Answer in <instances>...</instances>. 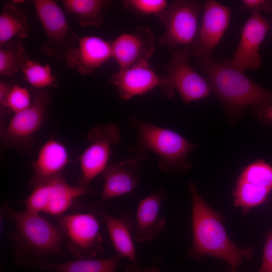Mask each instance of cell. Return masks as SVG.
Here are the masks:
<instances>
[{
    "mask_svg": "<svg viewBox=\"0 0 272 272\" xmlns=\"http://www.w3.org/2000/svg\"><path fill=\"white\" fill-rule=\"evenodd\" d=\"M240 179L268 188H272V167L262 161H258L246 167Z\"/></svg>",
    "mask_w": 272,
    "mask_h": 272,
    "instance_id": "4316f807",
    "label": "cell"
},
{
    "mask_svg": "<svg viewBox=\"0 0 272 272\" xmlns=\"http://www.w3.org/2000/svg\"><path fill=\"white\" fill-rule=\"evenodd\" d=\"M126 272H161L157 265L148 268H143L136 262L133 263L127 269Z\"/></svg>",
    "mask_w": 272,
    "mask_h": 272,
    "instance_id": "e575fe53",
    "label": "cell"
},
{
    "mask_svg": "<svg viewBox=\"0 0 272 272\" xmlns=\"http://www.w3.org/2000/svg\"><path fill=\"white\" fill-rule=\"evenodd\" d=\"M69 162V152L59 141L51 139L41 147L36 159L31 163L33 174L30 180L31 187L46 183L61 173Z\"/></svg>",
    "mask_w": 272,
    "mask_h": 272,
    "instance_id": "d6986e66",
    "label": "cell"
},
{
    "mask_svg": "<svg viewBox=\"0 0 272 272\" xmlns=\"http://www.w3.org/2000/svg\"><path fill=\"white\" fill-rule=\"evenodd\" d=\"M257 114L263 120L272 123V103L255 108Z\"/></svg>",
    "mask_w": 272,
    "mask_h": 272,
    "instance_id": "836d02e7",
    "label": "cell"
},
{
    "mask_svg": "<svg viewBox=\"0 0 272 272\" xmlns=\"http://www.w3.org/2000/svg\"><path fill=\"white\" fill-rule=\"evenodd\" d=\"M203 4L197 1H175L155 16L165 27L158 44L172 48L192 44L197 34L198 19Z\"/></svg>",
    "mask_w": 272,
    "mask_h": 272,
    "instance_id": "52a82bcc",
    "label": "cell"
},
{
    "mask_svg": "<svg viewBox=\"0 0 272 272\" xmlns=\"http://www.w3.org/2000/svg\"><path fill=\"white\" fill-rule=\"evenodd\" d=\"M24 2H25V1H23V0H20V1L14 0L12 3L16 5V4H22Z\"/></svg>",
    "mask_w": 272,
    "mask_h": 272,
    "instance_id": "d590c367",
    "label": "cell"
},
{
    "mask_svg": "<svg viewBox=\"0 0 272 272\" xmlns=\"http://www.w3.org/2000/svg\"><path fill=\"white\" fill-rule=\"evenodd\" d=\"M167 199L165 190L161 188L142 199L138 206L132 236L137 242L151 240L164 231L166 220L160 215L162 202Z\"/></svg>",
    "mask_w": 272,
    "mask_h": 272,
    "instance_id": "e0dca14e",
    "label": "cell"
},
{
    "mask_svg": "<svg viewBox=\"0 0 272 272\" xmlns=\"http://www.w3.org/2000/svg\"><path fill=\"white\" fill-rule=\"evenodd\" d=\"M1 211L14 227V231H8L7 237L18 264L40 269L49 262V255L65 256L62 248L65 237L57 225L39 214L17 211L6 203Z\"/></svg>",
    "mask_w": 272,
    "mask_h": 272,
    "instance_id": "6da1fadb",
    "label": "cell"
},
{
    "mask_svg": "<svg viewBox=\"0 0 272 272\" xmlns=\"http://www.w3.org/2000/svg\"><path fill=\"white\" fill-rule=\"evenodd\" d=\"M121 258L120 256L116 254L103 259H79L62 263L48 262L40 269L54 272H116Z\"/></svg>",
    "mask_w": 272,
    "mask_h": 272,
    "instance_id": "603a6c76",
    "label": "cell"
},
{
    "mask_svg": "<svg viewBox=\"0 0 272 272\" xmlns=\"http://www.w3.org/2000/svg\"><path fill=\"white\" fill-rule=\"evenodd\" d=\"M162 77L153 70L149 61H143L128 67L119 69L110 78L123 100H128L160 86Z\"/></svg>",
    "mask_w": 272,
    "mask_h": 272,
    "instance_id": "9a60e30c",
    "label": "cell"
},
{
    "mask_svg": "<svg viewBox=\"0 0 272 272\" xmlns=\"http://www.w3.org/2000/svg\"><path fill=\"white\" fill-rule=\"evenodd\" d=\"M91 211L104 221L116 254L136 262V252L131 236L134 219L131 211L123 210L119 216H114L106 212L103 201L93 202Z\"/></svg>",
    "mask_w": 272,
    "mask_h": 272,
    "instance_id": "5bb4252c",
    "label": "cell"
},
{
    "mask_svg": "<svg viewBox=\"0 0 272 272\" xmlns=\"http://www.w3.org/2000/svg\"><path fill=\"white\" fill-rule=\"evenodd\" d=\"M25 80L35 89H44L48 87H57L56 78L52 74L51 66L46 64L29 60L22 70Z\"/></svg>",
    "mask_w": 272,
    "mask_h": 272,
    "instance_id": "484cf974",
    "label": "cell"
},
{
    "mask_svg": "<svg viewBox=\"0 0 272 272\" xmlns=\"http://www.w3.org/2000/svg\"><path fill=\"white\" fill-rule=\"evenodd\" d=\"M270 189L239 179L234 191L235 205L248 210L264 202Z\"/></svg>",
    "mask_w": 272,
    "mask_h": 272,
    "instance_id": "d4e9b609",
    "label": "cell"
},
{
    "mask_svg": "<svg viewBox=\"0 0 272 272\" xmlns=\"http://www.w3.org/2000/svg\"><path fill=\"white\" fill-rule=\"evenodd\" d=\"M257 272H272V229L266 235L261 264Z\"/></svg>",
    "mask_w": 272,
    "mask_h": 272,
    "instance_id": "4dcf8cb0",
    "label": "cell"
},
{
    "mask_svg": "<svg viewBox=\"0 0 272 272\" xmlns=\"http://www.w3.org/2000/svg\"><path fill=\"white\" fill-rule=\"evenodd\" d=\"M129 125L137 133L136 144L129 151L138 162L145 161L150 153H153L159 157L158 166L163 172L178 174L190 169L187 156L196 149L195 145L175 131L146 122L135 115L130 117Z\"/></svg>",
    "mask_w": 272,
    "mask_h": 272,
    "instance_id": "277c9868",
    "label": "cell"
},
{
    "mask_svg": "<svg viewBox=\"0 0 272 272\" xmlns=\"http://www.w3.org/2000/svg\"><path fill=\"white\" fill-rule=\"evenodd\" d=\"M87 138L90 145L79 157L81 174L77 185L84 188H88L108 165L113 148L121 141V133L115 123L99 124L89 131Z\"/></svg>",
    "mask_w": 272,
    "mask_h": 272,
    "instance_id": "9c48e42d",
    "label": "cell"
},
{
    "mask_svg": "<svg viewBox=\"0 0 272 272\" xmlns=\"http://www.w3.org/2000/svg\"><path fill=\"white\" fill-rule=\"evenodd\" d=\"M29 26L24 11L13 3L5 5L0 14V46H5L13 38H26Z\"/></svg>",
    "mask_w": 272,
    "mask_h": 272,
    "instance_id": "44dd1931",
    "label": "cell"
},
{
    "mask_svg": "<svg viewBox=\"0 0 272 272\" xmlns=\"http://www.w3.org/2000/svg\"><path fill=\"white\" fill-rule=\"evenodd\" d=\"M12 86L9 83L3 81L0 82V109L1 116L2 117L6 115L7 112V108L6 107L5 102Z\"/></svg>",
    "mask_w": 272,
    "mask_h": 272,
    "instance_id": "d6a6232c",
    "label": "cell"
},
{
    "mask_svg": "<svg viewBox=\"0 0 272 272\" xmlns=\"http://www.w3.org/2000/svg\"><path fill=\"white\" fill-rule=\"evenodd\" d=\"M32 96L25 87L15 85L12 86L6 100L7 109L16 113L28 108L32 104Z\"/></svg>",
    "mask_w": 272,
    "mask_h": 272,
    "instance_id": "83f0119b",
    "label": "cell"
},
{
    "mask_svg": "<svg viewBox=\"0 0 272 272\" xmlns=\"http://www.w3.org/2000/svg\"><path fill=\"white\" fill-rule=\"evenodd\" d=\"M244 6L252 10L260 9L266 11H272V1L264 0H244L242 1Z\"/></svg>",
    "mask_w": 272,
    "mask_h": 272,
    "instance_id": "1f68e13d",
    "label": "cell"
},
{
    "mask_svg": "<svg viewBox=\"0 0 272 272\" xmlns=\"http://www.w3.org/2000/svg\"><path fill=\"white\" fill-rule=\"evenodd\" d=\"M269 28L260 10H252L243 26L238 47L230 59L231 63L242 71L258 68L261 61L259 47Z\"/></svg>",
    "mask_w": 272,
    "mask_h": 272,
    "instance_id": "7c38bea8",
    "label": "cell"
},
{
    "mask_svg": "<svg viewBox=\"0 0 272 272\" xmlns=\"http://www.w3.org/2000/svg\"><path fill=\"white\" fill-rule=\"evenodd\" d=\"M200 66L211 91L230 117H237L246 108L255 109L272 103V92L254 82L230 60L219 62L210 56L201 59Z\"/></svg>",
    "mask_w": 272,
    "mask_h": 272,
    "instance_id": "7a4b0ae2",
    "label": "cell"
},
{
    "mask_svg": "<svg viewBox=\"0 0 272 272\" xmlns=\"http://www.w3.org/2000/svg\"><path fill=\"white\" fill-rule=\"evenodd\" d=\"M124 4L126 8L143 15L156 16L168 6L165 0H126Z\"/></svg>",
    "mask_w": 272,
    "mask_h": 272,
    "instance_id": "f546056e",
    "label": "cell"
},
{
    "mask_svg": "<svg viewBox=\"0 0 272 272\" xmlns=\"http://www.w3.org/2000/svg\"><path fill=\"white\" fill-rule=\"evenodd\" d=\"M95 214L61 215L57 226L66 238V247L79 259H93L103 252L100 225Z\"/></svg>",
    "mask_w": 272,
    "mask_h": 272,
    "instance_id": "30bf717a",
    "label": "cell"
},
{
    "mask_svg": "<svg viewBox=\"0 0 272 272\" xmlns=\"http://www.w3.org/2000/svg\"><path fill=\"white\" fill-rule=\"evenodd\" d=\"M112 57L111 43L96 36L80 38L65 58L67 66L82 75L92 74Z\"/></svg>",
    "mask_w": 272,
    "mask_h": 272,
    "instance_id": "2e32d148",
    "label": "cell"
},
{
    "mask_svg": "<svg viewBox=\"0 0 272 272\" xmlns=\"http://www.w3.org/2000/svg\"><path fill=\"white\" fill-rule=\"evenodd\" d=\"M192 199L193 247L189 255L197 258L205 255L219 258L236 272L243 258L252 257L249 248H239L229 239L220 216L204 201L196 185H189Z\"/></svg>",
    "mask_w": 272,
    "mask_h": 272,
    "instance_id": "3957f363",
    "label": "cell"
},
{
    "mask_svg": "<svg viewBox=\"0 0 272 272\" xmlns=\"http://www.w3.org/2000/svg\"><path fill=\"white\" fill-rule=\"evenodd\" d=\"M200 27L192 44V54L202 59L211 54L219 43L230 20L231 10L228 7L214 0L203 3Z\"/></svg>",
    "mask_w": 272,
    "mask_h": 272,
    "instance_id": "8fae6325",
    "label": "cell"
},
{
    "mask_svg": "<svg viewBox=\"0 0 272 272\" xmlns=\"http://www.w3.org/2000/svg\"><path fill=\"white\" fill-rule=\"evenodd\" d=\"M111 50L119 69L149 61L155 51L154 35L148 27H138L132 33L117 37L111 43Z\"/></svg>",
    "mask_w": 272,
    "mask_h": 272,
    "instance_id": "4fadbf2b",
    "label": "cell"
},
{
    "mask_svg": "<svg viewBox=\"0 0 272 272\" xmlns=\"http://www.w3.org/2000/svg\"><path fill=\"white\" fill-rule=\"evenodd\" d=\"M49 188V200L45 213L54 216L61 215L83 195L90 194L93 191L78 186L69 184L62 173L47 181Z\"/></svg>",
    "mask_w": 272,
    "mask_h": 272,
    "instance_id": "ffe728a7",
    "label": "cell"
},
{
    "mask_svg": "<svg viewBox=\"0 0 272 272\" xmlns=\"http://www.w3.org/2000/svg\"><path fill=\"white\" fill-rule=\"evenodd\" d=\"M170 50V59L164 66L167 74L160 86L164 95L170 98L176 90L185 104L208 97L211 92L208 82L189 64V46Z\"/></svg>",
    "mask_w": 272,
    "mask_h": 272,
    "instance_id": "8992f818",
    "label": "cell"
},
{
    "mask_svg": "<svg viewBox=\"0 0 272 272\" xmlns=\"http://www.w3.org/2000/svg\"><path fill=\"white\" fill-rule=\"evenodd\" d=\"M30 60L21 39H13L0 49V74L12 76Z\"/></svg>",
    "mask_w": 272,
    "mask_h": 272,
    "instance_id": "cb8c5ba5",
    "label": "cell"
},
{
    "mask_svg": "<svg viewBox=\"0 0 272 272\" xmlns=\"http://www.w3.org/2000/svg\"><path fill=\"white\" fill-rule=\"evenodd\" d=\"M52 101L48 90L35 89L31 105L14 113L7 125L1 127V140L4 147L30 152L35 136L44 123Z\"/></svg>",
    "mask_w": 272,
    "mask_h": 272,
    "instance_id": "5b68a950",
    "label": "cell"
},
{
    "mask_svg": "<svg viewBox=\"0 0 272 272\" xmlns=\"http://www.w3.org/2000/svg\"><path fill=\"white\" fill-rule=\"evenodd\" d=\"M110 1L105 0H63L64 9L75 17L82 27L99 26L104 21V13Z\"/></svg>",
    "mask_w": 272,
    "mask_h": 272,
    "instance_id": "7402d4cb",
    "label": "cell"
},
{
    "mask_svg": "<svg viewBox=\"0 0 272 272\" xmlns=\"http://www.w3.org/2000/svg\"><path fill=\"white\" fill-rule=\"evenodd\" d=\"M33 3L45 33L43 52L56 58H65L78 44L79 37L69 25L64 14L52 0H34Z\"/></svg>",
    "mask_w": 272,
    "mask_h": 272,
    "instance_id": "ba28073f",
    "label": "cell"
},
{
    "mask_svg": "<svg viewBox=\"0 0 272 272\" xmlns=\"http://www.w3.org/2000/svg\"><path fill=\"white\" fill-rule=\"evenodd\" d=\"M31 194L22 202L27 211L39 214L45 213L49 199V188L46 182L33 188Z\"/></svg>",
    "mask_w": 272,
    "mask_h": 272,
    "instance_id": "f1b7e54d",
    "label": "cell"
},
{
    "mask_svg": "<svg viewBox=\"0 0 272 272\" xmlns=\"http://www.w3.org/2000/svg\"><path fill=\"white\" fill-rule=\"evenodd\" d=\"M101 175L104 180L101 192L103 200L130 192L138 186L142 178L139 162L134 159L108 165Z\"/></svg>",
    "mask_w": 272,
    "mask_h": 272,
    "instance_id": "ac0fdd59",
    "label": "cell"
}]
</instances>
